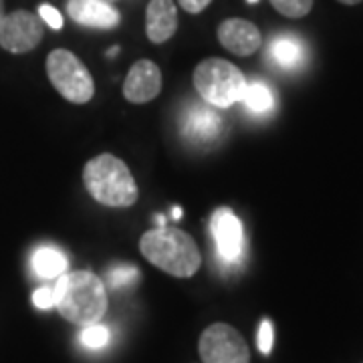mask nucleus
Here are the masks:
<instances>
[{"instance_id":"f257e3e1","label":"nucleus","mask_w":363,"mask_h":363,"mask_svg":"<svg viewBox=\"0 0 363 363\" xmlns=\"http://www.w3.org/2000/svg\"><path fill=\"white\" fill-rule=\"evenodd\" d=\"M55 307L75 325L97 323L107 313V293L97 274L89 271L63 272L55 283Z\"/></svg>"},{"instance_id":"f03ea898","label":"nucleus","mask_w":363,"mask_h":363,"mask_svg":"<svg viewBox=\"0 0 363 363\" xmlns=\"http://www.w3.org/2000/svg\"><path fill=\"white\" fill-rule=\"evenodd\" d=\"M140 250L143 259L150 260L160 271L172 277L188 279L198 272L202 255L196 240L188 233L172 226H160L147 230L140 238Z\"/></svg>"},{"instance_id":"7ed1b4c3","label":"nucleus","mask_w":363,"mask_h":363,"mask_svg":"<svg viewBox=\"0 0 363 363\" xmlns=\"http://www.w3.org/2000/svg\"><path fill=\"white\" fill-rule=\"evenodd\" d=\"M85 188L99 204L109 208H130L138 202V184L125 162L113 154H99L83 168Z\"/></svg>"},{"instance_id":"20e7f679","label":"nucleus","mask_w":363,"mask_h":363,"mask_svg":"<svg viewBox=\"0 0 363 363\" xmlns=\"http://www.w3.org/2000/svg\"><path fill=\"white\" fill-rule=\"evenodd\" d=\"M194 87L206 104L226 109L242 101L247 79L242 71L224 59H206L194 69Z\"/></svg>"},{"instance_id":"39448f33","label":"nucleus","mask_w":363,"mask_h":363,"mask_svg":"<svg viewBox=\"0 0 363 363\" xmlns=\"http://www.w3.org/2000/svg\"><path fill=\"white\" fill-rule=\"evenodd\" d=\"M47 77L52 83V87L71 104H87L95 93V83L89 69L79 61L77 55L67 49H55L49 52Z\"/></svg>"},{"instance_id":"423d86ee","label":"nucleus","mask_w":363,"mask_h":363,"mask_svg":"<svg viewBox=\"0 0 363 363\" xmlns=\"http://www.w3.org/2000/svg\"><path fill=\"white\" fill-rule=\"evenodd\" d=\"M200 357L204 363H250V351L234 327L214 323L200 337Z\"/></svg>"},{"instance_id":"0eeeda50","label":"nucleus","mask_w":363,"mask_h":363,"mask_svg":"<svg viewBox=\"0 0 363 363\" xmlns=\"http://www.w3.org/2000/svg\"><path fill=\"white\" fill-rule=\"evenodd\" d=\"M43 35L45 26L37 18V14L28 11H14L4 14V18L0 21V47L14 55L37 49Z\"/></svg>"},{"instance_id":"6e6552de","label":"nucleus","mask_w":363,"mask_h":363,"mask_svg":"<svg viewBox=\"0 0 363 363\" xmlns=\"http://www.w3.org/2000/svg\"><path fill=\"white\" fill-rule=\"evenodd\" d=\"M212 236L216 240V248L222 259L233 262L242 257L245 250V234H242V224L236 218L230 208H218L212 214Z\"/></svg>"},{"instance_id":"1a4fd4ad","label":"nucleus","mask_w":363,"mask_h":363,"mask_svg":"<svg viewBox=\"0 0 363 363\" xmlns=\"http://www.w3.org/2000/svg\"><path fill=\"white\" fill-rule=\"evenodd\" d=\"M162 91V71L154 61L142 59L133 63L130 69L125 83H123V95L130 104H147L156 99Z\"/></svg>"},{"instance_id":"9d476101","label":"nucleus","mask_w":363,"mask_h":363,"mask_svg":"<svg viewBox=\"0 0 363 363\" xmlns=\"http://www.w3.org/2000/svg\"><path fill=\"white\" fill-rule=\"evenodd\" d=\"M220 45L238 57H250L262 45V35L257 26L245 18H228L218 26Z\"/></svg>"},{"instance_id":"9b49d317","label":"nucleus","mask_w":363,"mask_h":363,"mask_svg":"<svg viewBox=\"0 0 363 363\" xmlns=\"http://www.w3.org/2000/svg\"><path fill=\"white\" fill-rule=\"evenodd\" d=\"M178 30V9L174 0H150L145 9V35L156 45L169 40Z\"/></svg>"},{"instance_id":"f8f14e48","label":"nucleus","mask_w":363,"mask_h":363,"mask_svg":"<svg viewBox=\"0 0 363 363\" xmlns=\"http://www.w3.org/2000/svg\"><path fill=\"white\" fill-rule=\"evenodd\" d=\"M67 13L77 25L93 28H116L121 21L119 13L105 0H69Z\"/></svg>"},{"instance_id":"ddd939ff","label":"nucleus","mask_w":363,"mask_h":363,"mask_svg":"<svg viewBox=\"0 0 363 363\" xmlns=\"http://www.w3.org/2000/svg\"><path fill=\"white\" fill-rule=\"evenodd\" d=\"M220 128V117L210 107L190 109V113L186 117V135L196 142H212L214 138H218Z\"/></svg>"},{"instance_id":"4468645a","label":"nucleus","mask_w":363,"mask_h":363,"mask_svg":"<svg viewBox=\"0 0 363 363\" xmlns=\"http://www.w3.org/2000/svg\"><path fill=\"white\" fill-rule=\"evenodd\" d=\"M33 269L40 279H59L67 271V257L57 248H39L33 257Z\"/></svg>"},{"instance_id":"2eb2a0df","label":"nucleus","mask_w":363,"mask_h":363,"mask_svg":"<svg viewBox=\"0 0 363 363\" xmlns=\"http://www.w3.org/2000/svg\"><path fill=\"white\" fill-rule=\"evenodd\" d=\"M303 57V47L297 39H291V37H279V39L272 40L271 45V59L279 67H285V69H293L298 65Z\"/></svg>"},{"instance_id":"dca6fc26","label":"nucleus","mask_w":363,"mask_h":363,"mask_svg":"<svg viewBox=\"0 0 363 363\" xmlns=\"http://www.w3.org/2000/svg\"><path fill=\"white\" fill-rule=\"evenodd\" d=\"M272 93L267 85L262 83H247V91L242 95V104L247 105L250 111H257V113H264L272 107Z\"/></svg>"},{"instance_id":"f3484780","label":"nucleus","mask_w":363,"mask_h":363,"mask_svg":"<svg viewBox=\"0 0 363 363\" xmlns=\"http://www.w3.org/2000/svg\"><path fill=\"white\" fill-rule=\"evenodd\" d=\"M271 4L286 18H303L313 9V0H271Z\"/></svg>"},{"instance_id":"a211bd4d","label":"nucleus","mask_w":363,"mask_h":363,"mask_svg":"<svg viewBox=\"0 0 363 363\" xmlns=\"http://www.w3.org/2000/svg\"><path fill=\"white\" fill-rule=\"evenodd\" d=\"M109 341V329L105 325H87L81 333V343L87 350H101Z\"/></svg>"},{"instance_id":"6ab92c4d","label":"nucleus","mask_w":363,"mask_h":363,"mask_svg":"<svg viewBox=\"0 0 363 363\" xmlns=\"http://www.w3.org/2000/svg\"><path fill=\"white\" fill-rule=\"evenodd\" d=\"M138 277H140L138 269L130 267V264H121V267H116V269H111V271L107 272V281L116 289L117 286H128L131 283H135Z\"/></svg>"},{"instance_id":"aec40b11","label":"nucleus","mask_w":363,"mask_h":363,"mask_svg":"<svg viewBox=\"0 0 363 363\" xmlns=\"http://www.w3.org/2000/svg\"><path fill=\"white\" fill-rule=\"evenodd\" d=\"M272 339H274V333H272V323L269 319H264L259 327V350L260 353L269 355L272 350Z\"/></svg>"},{"instance_id":"412c9836","label":"nucleus","mask_w":363,"mask_h":363,"mask_svg":"<svg viewBox=\"0 0 363 363\" xmlns=\"http://www.w3.org/2000/svg\"><path fill=\"white\" fill-rule=\"evenodd\" d=\"M39 14L40 18L51 26V28H55V30L63 28V16H61V13H59L55 6H51V4H40Z\"/></svg>"},{"instance_id":"4be33fe9","label":"nucleus","mask_w":363,"mask_h":363,"mask_svg":"<svg viewBox=\"0 0 363 363\" xmlns=\"http://www.w3.org/2000/svg\"><path fill=\"white\" fill-rule=\"evenodd\" d=\"M33 303L39 309H51V307H55V289L52 286H40L39 291L33 293Z\"/></svg>"},{"instance_id":"5701e85b","label":"nucleus","mask_w":363,"mask_h":363,"mask_svg":"<svg viewBox=\"0 0 363 363\" xmlns=\"http://www.w3.org/2000/svg\"><path fill=\"white\" fill-rule=\"evenodd\" d=\"M178 2H180V6L186 11V13L198 14V13H202L212 0H178Z\"/></svg>"},{"instance_id":"b1692460","label":"nucleus","mask_w":363,"mask_h":363,"mask_svg":"<svg viewBox=\"0 0 363 363\" xmlns=\"http://www.w3.org/2000/svg\"><path fill=\"white\" fill-rule=\"evenodd\" d=\"M339 2H343V4H347V6H353V4H359L363 0H339Z\"/></svg>"},{"instance_id":"393cba45","label":"nucleus","mask_w":363,"mask_h":363,"mask_svg":"<svg viewBox=\"0 0 363 363\" xmlns=\"http://www.w3.org/2000/svg\"><path fill=\"white\" fill-rule=\"evenodd\" d=\"M4 18V2L0 0V21Z\"/></svg>"},{"instance_id":"a878e982","label":"nucleus","mask_w":363,"mask_h":363,"mask_svg":"<svg viewBox=\"0 0 363 363\" xmlns=\"http://www.w3.org/2000/svg\"><path fill=\"white\" fill-rule=\"evenodd\" d=\"M180 214H182V210L180 208H176V210H174V218H180Z\"/></svg>"},{"instance_id":"bb28decb","label":"nucleus","mask_w":363,"mask_h":363,"mask_svg":"<svg viewBox=\"0 0 363 363\" xmlns=\"http://www.w3.org/2000/svg\"><path fill=\"white\" fill-rule=\"evenodd\" d=\"M117 51H119V49H117V47H113V49H109V52H107V55H116Z\"/></svg>"},{"instance_id":"cd10ccee","label":"nucleus","mask_w":363,"mask_h":363,"mask_svg":"<svg viewBox=\"0 0 363 363\" xmlns=\"http://www.w3.org/2000/svg\"><path fill=\"white\" fill-rule=\"evenodd\" d=\"M248 2H259V0H248Z\"/></svg>"}]
</instances>
